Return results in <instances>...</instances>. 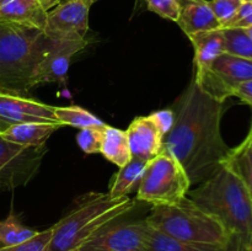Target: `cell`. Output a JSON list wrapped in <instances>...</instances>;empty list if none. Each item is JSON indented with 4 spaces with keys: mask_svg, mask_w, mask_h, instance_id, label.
Here are the masks:
<instances>
[{
    "mask_svg": "<svg viewBox=\"0 0 252 251\" xmlns=\"http://www.w3.org/2000/svg\"><path fill=\"white\" fill-rule=\"evenodd\" d=\"M224 106L202 90L193 76L175 101L174 125L164 135L162 149L181 162L191 185L206 181L228 159L230 148L220 130Z\"/></svg>",
    "mask_w": 252,
    "mask_h": 251,
    "instance_id": "obj_1",
    "label": "cell"
},
{
    "mask_svg": "<svg viewBox=\"0 0 252 251\" xmlns=\"http://www.w3.org/2000/svg\"><path fill=\"white\" fill-rule=\"evenodd\" d=\"M187 197L218 219L229 234L250 244L252 239V193L238 172L224 162L211 177L199 184Z\"/></svg>",
    "mask_w": 252,
    "mask_h": 251,
    "instance_id": "obj_2",
    "label": "cell"
},
{
    "mask_svg": "<svg viewBox=\"0 0 252 251\" xmlns=\"http://www.w3.org/2000/svg\"><path fill=\"white\" fill-rule=\"evenodd\" d=\"M134 203L128 196L112 197L103 192L79 197L70 211L52 226L48 251H78L98 231L128 213Z\"/></svg>",
    "mask_w": 252,
    "mask_h": 251,
    "instance_id": "obj_3",
    "label": "cell"
},
{
    "mask_svg": "<svg viewBox=\"0 0 252 251\" xmlns=\"http://www.w3.org/2000/svg\"><path fill=\"white\" fill-rule=\"evenodd\" d=\"M47 36L36 29L0 22V89L26 93Z\"/></svg>",
    "mask_w": 252,
    "mask_h": 251,
    "instance_id": "obj_4",
    "label": "cell"
},
{
    "mask_svg": "<svg viewBox=\"0 0 252 251\" xmlns=\"http://www.w3.org/2000/svg\"><path fill=\"white\" fill-rule=\"evenodd\" d=\"M145 220L158 230L187 243L221 246L230 236L218 219L187 196L175 204L153 206Z\"/></svg>",
    "mask_w": 252,
    "mask_h": 251,
    "instance_id": "obj_5",
    "label": "cell"
},
{
    "mask_svg": "<svg viewBox=\"0 0 252 251\" xmlns=\"http://www.w3.org/2000/svg\"><path fill=\"white\" fill-rule=\"evenodd\" d=\"M191 181L181 162L162 149L147 165L137 189V199L153 206L175 204L187 196Z\"/></svg>",
    "mask_w": 252,
    "mask_h": 251,
    "instance_id": "obj_6",
    "label": "cell"
},
{
    "mask_svg": "<svg viewBox=\"0 0 252 251\" xmlns=\"http://www.w3.org/2000/svg\"><path fill=\"white\" fill-rule=\"evenodd\" d=\"M197 84L212 97L225 102L240 84L252 80V61L223 53L202 74H193Z\"/></svg>",
    "mask_w": 252,
    "mask_h": 251,
    "instance_id": "obj_7",
    "label": "cell"
},
{
    "mask_svg": "<svg viewBox=\"0 0 252 251\" xmlns=\"http://www.w3.org/2000/svg\"><path fill=\"white\" fill-rule=\"evenodd\" d=\"M46 145L25 147L0 135V189L26 186L38 172Z\"/></svg>",
    "mask_w": 252,
    "mask_h": 251,
    "instance_id": "obj_8",
    "label": "cell"
},
{
    "mask_svg": "<svg viewBox=\"0 0 252 251\" xmlns=\"http://www.w3.org/2000/svg\"><path fill=\"white\" fill-rule=\"evenodd\" d=\"M88 44L84 41L52 39L47 37L46 46L32 76V88L44 83H66L69 65L74 54L84 49Z\"/></svg>",
    "mask_w": 252,
    "mask_h": 251,
    "instance_id": "obj_9",
    "label": "cell"
},
{
    "mask_svg": "<svg viewBox=\"0 0 252 251\" xmlns=\"http://www.w3.org/2000/svg\"><path fill=\"white\" fill-rule=\"evenodd\" d=\"M90 5L83 0L63 1L47 14L43 33L52 39L84 41L89 31Z\"/></svg>",
    "mask_w": 252,
    "mask_h": 251,
    "instance_id": "obj_10",
    "label": "cell"
},
{
    "mask_svg": "<svg viewBox=\"0 0 252 251\" xmlns=\"http://www.w3.org/2000/svg\"><path fill=\"white\" fill-rule=\"evenodd\" d=\"M147 221L110 224L78 251H145Z\"/></svg>",
    "mask_w": 252,
    "mask_h": 251,
    "instance_id": "obj_11",
    "label": "cell"
},
{
    "mask_svg": "<svg viewBox=\"0 0 252 251\" xmlns=\"http://www.w3.org/2000/svg\"><path fill=\"white\" fill-rule=\"evenodd\" d=\"M0 122L6 126L25 122L61 123L54 115L53 106L5 89H0Z\"/></svg>",
    "mask_w": 252,
    "mask_h": 251,
    "instance_id": "obj_12",
    "label": "cell"
},
{
    "mask_svg": "<svg viewBox=\"0 0 252 251\" xmlns=\"http://www.w3.org/2000/svg\"><path fill=\"white\" fill-rule=\"evenodd\" d=\"M126 133L132 157L150 161L162 150L164 135L149 116L134 118Z\"/></svg>",
    "mask_w": 252,
    "mask_h": 251,
    "instance_id": "obj_13",
    "label": "cell"
},
{
    "mask_svg": "<svg viewBox=\"0 0 252 251\" xmlns=\"http://www.w3.org/2000/svg\"><path fill=\"white\" fill-rule=\"evenodd\" d=\"M180 16L177 25L187 37L194 33L221 29L209 1L207 0H179Z\"/></svg>",
    "mask_w": 252,
    "mask_h": 251,
    "instance_id": "obj_14",
    "label": "cell"
},
{
    "mask_svg": "<svg viewBox=\"0 0 252 251\" xmlns=\"http://www.w3.org/2000/svg\"><path fill=\"white\" fill-rule=\"evenodd\" d=\"M47 11L37 0H6L0 4V22L20 25L43 32Z\"/></svg>",
    "mask_w": 252,
    "mask_h": 251,
    "instance_id": "obj_15",
    "label": "cell"
},
{
    "mask_svg": "<svg viewBox=\"0 0 252 251\" xmlns=\"http://www.w3.org/2000/svg\"><path fill=\"white\" fill-rule=\"evenodd\" d=\"M194 49V74H202L214 61L225 53V37L223 29L194 33L189 37Z\"/></svg>",
    "mask_w": 252,
    "mask_h": 251,
    "instance_id": "obj_16",
    "label": "cell"
},
{
    "mask_svg": "<svg viewBox=\"0 0 252 251\" xmlns=\"http://www.w3.org/2000/svg\"><path fill=\"white\" fill-rule=\"evenodd\" d=\"M63 127L62 123L49 122H25L11 125L5 128L0 135L4 139L15 144L25 147H42L46 144L52 134L59 128Z\"/></svg>",
    "mask_w": 252,
    "mask_h": 251,
    "instance_id": "obj_17",
    "label": "cell"
},
{
    "mask_svg": "<svg viewBox=\"0 0 252 251\" xmlns=\"http://www.w3.org/2000/svg\"><path fill=\"white\" fill-rule=\"evenodd\" d=\"M221 246L182 241L158 230L157 228L147 223L145 251H218Z\"/></svg>",
    "mask_w": 252,
    "mask_h": 251,
    "instance_id": "obj_18",
    "label": "cell"
},
{
    "mask_svg": "<svg viewBox=\"0 0 252 251\" xmlns=\"http://www.w3.org/2000/svg\"><path fill=\"white\" fill-rule=\"evenodd\" d=\"M148 162L149 161L138 159V157H132L128 164L120 167V171L116 174L115 179L111 184L108 193L112 197H123L128 196L134 189H138Z\"/></svg>",
    "mask_w": 252,
    "mask_h": 251,
    "instance_id": "obj_19",
    "label": "cell"
},
{
    "mask_svg": "<svg viewBox=\"0 0 252 251\" xmlns=\"http://www.w3.org/2000/svg\"><path fill=\"white\" fill-rule=\"evenodd\" d=\"M100 153L118 167L128 164L132 159V154H130L127 133L125 130L106 125L103 129V140Z\"/></svg>",
    "mask_w": 252,
    "mask_h": 251,
    "instance_id": "obj_20",
    "label": "cell"
},
{
    "mask_svg": "<svg viewBox=\"0 0 252 251\" xmlns=\"http://www.w3.org/2000/svg\"><path fill=\"white\" fill-rule=\"evenodd\" d=\"M226 162L245 181L252 193V122L245 139L238 147L230 149Z\"/></svg>",
    "mask_w": 252,
    "mask_h": 251,
    "instance_id": "obj_21",
    "label": "cell"
},
{
    "mask_svg": "<svg viewBox=\"0 0 252 251\" xmlns=\"http://www.w3.org/2000/svg\"><path fill=\"white\" fill-rule=\"evenodd\" d=\"M53 107L57 120L63 126H70L79 129L106 126V123L102 122L97 116L80 106H53Z\"/></svg>",
    "mask_w": 252,
    "mask_h": 251,
    "instance_id": "obj_22",
    "label": "cell"
},
{
    "mask_svg": "<svg viewBox=\"0 0 252 251\" xmlns=\"http://www.w3.org/2000/svg\"><path fill=\"white\" fill-rule=\"evenodd\" d=\"M37 231L25 226L14 213L0 220V248L14 246L29 240Z\"/></svg>",
    "mask_w": 252,
    "mask_h": 251,
    "instance_id": "obj_23",
    "label": "cell"
},
{
    "mask_svg": "<svg viewBox=\"0 0 252 251\" xmlns=\"http://www.w3.org/2000/svg\"><path fill=\"white\" fill-rule=\"evenodd\" d=\"M225 53L252 61V39L244 29H223Z\"/></svg>",
    "mask_w": 252,
    "mask_h": 251,
    "instance_id": "obj_24",
    "label": "cell"
},
{
    "mask_svg": "<svg viewBox=\"0 0 252 251\" xmlns=\"http://www.w3.org/2000/svg\"><path fill=\"white\" fill-rule=\"evenodd\" d=\"M103 127H88L80 129L79 134L76 135V142L79 147L86 154H96L101 152L103 140Z\"/></svg>",
    "mask_w": 252,
    "mask_h": 251,
    "instance_id": "obj_25",
    "label": "cell"
},
{
    "mask_svg": "<svg viewBox=\"0 0 252 251\" xmlns=\"http://www.w3.org/2000/svg\"><path fill=\"white\" fill-rule=\"evenodd\" d=\"M52 238V226L43 231H37L29 240L14 246L0 248V251H48Z\"/></svg>",
    "mask_w": 252,
    "mask_h": 251,
    "instance_id": "obj_26",
    "label": "cell"
},
{
    "mask_svg": "<svg viewBox=\"0 0 252 251\" xmlns=\"http://www.w3.org/2000/svg\"><path fill=\"white\" fill-rule=\"evenodd\" d=\"M243 2L244 0H211L209 1V5L220 24L221 29H224L234 19Z\"/></svg>",
    "mask_w": 252,
    "mask_h": 251,
    "instance_id": "obj_27",
    "label": "cell"
},
{
    "mask_svg": "<svg viewBox=\"0 0 252 251\" xmlns=\"http://www.w3.org/2000/svg\"><path fill=\"white\" fill-rule=\"evenodd\" d=\"M145 2L150 11L155 12L162 19L175 22L179 19L181 10L179 0H145Z\"/></svg>",
    "mask_w": 252,
    "mask_h": 251,
    "instance_id": "obj_28",
    "label": "cell"
},
{
    "mask_svg": "<svg viewBox=\"0 0 252 251\" xmlns=\"http://www.w3.org/2000/svg\"><path fill=\"white\" fill-rule=\"evenodd\" d=\"M252 27V0L244 1L234 19L224 29H248Z\"/></svg>",
    "mask_w": 252,
    "mask_h": 251,
    "instance_id": "obj_29",
    "label": "cell"
},
{
    "mask_svg": "<svg viewBox=\"0 0 252 251\" xmlns=\"http://www.w3.org/2000/svg\"><path fill=\"white\" fill-rule=\"evenodd\" d=\"M149 117L152 118L153 122L157 125V127L159 128V130L162 133V135L169 133V130L171 129L172 125H174L175 116H174V111L172 110L157 111V112H153L152 115H149Z\"/></svg>",
    "mask_w": 252,
    "mask_h": 251,
    "instance_id": "obj_30",
    "label": "cell"
},
{
    "mask_svg": "<svg viewBox=\"0 0 252 251\" xmlns=\"http://www.w3.org/2000/svg\"><path fill=\"white\" fill-rule=\"evenodd\" d=\"M218 251H252L249 243L240 238V236L235 235V234H230L228 241L219 249Z\"/></svg>",
    "mask_w": 252,
    "mask_h": 251,
    "instance_id": "obj_31",
    "label": "cell"
},
{
    "mask_svg": "<svg viewBox=\"0 0 252 251\" xmlns=\"http://www.w3.org/2000/svg\"><path fill=\"white\" fill-rule=\"evenodd\" d=\"M233 96H236L243 102L248 103L252 107V80L245 81V83L236 86L235 90L233 91Z\"/></svg>",
    "mask_w": 252,
    "mask_h": 251,
    "instance_id": "obj_32",
    "label": "cell"
},
{
    "mask_svg": "<svg viewBox=\"0 0 252 251\" xmlns=\"http://www.w3.org/2000/svg\"><path fill=\"white\" fill-rule=\"evenodd\" d=\"M37 1H38L47 11H49V10H52L53 7H56L57 5L61 4V0H37Z\"/></svg>",
    "mask_w": 252,
    "mask_h": 251,
    "instance_id": "obj_33",
    "label": "cell"
},
{
    "mask_svg": "<svg viewBox=\"0 0 252 251\" xmlns=\"http://www.w3.org/2000/svg\"><path fill=\"white\" fill-rule=\"evenodd\" d=\"M244 30H245L246 33H248L249 37L252 39V27H248V29H244Z\"/></svg>",
    "mask_w": 252,
    "mask_h": 251,
    "instance_id": "obj_34",
    "label": "cell"
},
{
    "mask_svg": "<svg viewBox=\"0 0 252 251\" xmlns=\"http://www.w3.org/2000/svg\"><path fill=\"white\" fill-rule=\"evenodd\" d=\"M7 127H9V126H6V125H4L2 122H0V133H1L2 130H4L5 128H7Z\"/></svg>",
    "mask_w": 252,
    "mask_h": 251,
    "instance_id": "obj_35",
    "label": "cell"
},
{
    "mask_svg": "<svg viewBox=\"0 0 252 251\" xmlns=\"http://www.w3.org/2000/svg\"><path fill=\"white\" fill-rule=\"evenodd\" d=\"M63 1H68V0H61V2H63ZM83 1H85L86 4H89L90 6L93 5V0H83Z\"/></svg>",
    "mask_w": 252,
    "mask_h": 251,
    "instance_id": "obj_36",
    "label": "cell"
},
{
    "mask_svg": "<svg viewBox=\"0 0 252 251\" xmlns=\"http://www.w3.org/2000/svg\"><path fill=\"white\" fill-rule=\"evenodd\" d=\"M249 245H250V248H251V250H252V239H251V241H250V244H249Z\"/></svg>",
    "mask_w": 252,
    "mask_h": 251,
    "instance_id": "obj_37",
    "label": "cell"
},
{
    "mask_svg": "<svg viewBox=\"0 0 252 251\" xmlns=\"http://www.w3.org/2000/svg\"><path fill=\"white\" fill-rule=\"evenodd\" d=\"M4 1H6V0H0V4H2Z\"/></svg>",
    "mask_w": 252,
    "mask_h": 251,
    "instance_id": "obj_38",
    "label": "cell"
},
{
    "mask_svg": "<svg viewBox=\"0 0 252 251\" xmlns=\"http://www.w3.org/2000/svg\"><path fill=\"white\" fill-rule=\"evenodd\" d=\"M96 1H98V0H93V4H94V2H96Z\"/></svg>",
    "mask_w": 252,
    "mask_h": 251,
    "instance_id": "obj_39",
    "label": "cell"
},
{
    "mask_svg": "<svg viewBox=\"0 0 252 251\" xmlns=\"http://www.w3.org/2000/svg\"><path fill=\"white\" fill-rule=\"evenodd\" d=\"M244 1H250V0H244Z\"/></svg>",
    "mask_w": 252,
    "mask_h": 251,
    "instance_id": "obj_40",
    "label": "cell"
},
{
    "mask_svg": "<svg viewBox=\"0 0 252 251\" xmlns=\"http://www.w3.org/2000/svg\"><path fill=\"white\" fill-rule=\"evenodd\" d=\"M207 1H211V0H207Z\"/></svg>",
    "mask_w": 252,
    "mask_h": 251,
    "instance_id": "obj_41",
    "label": "cell"
}]
</instances>
